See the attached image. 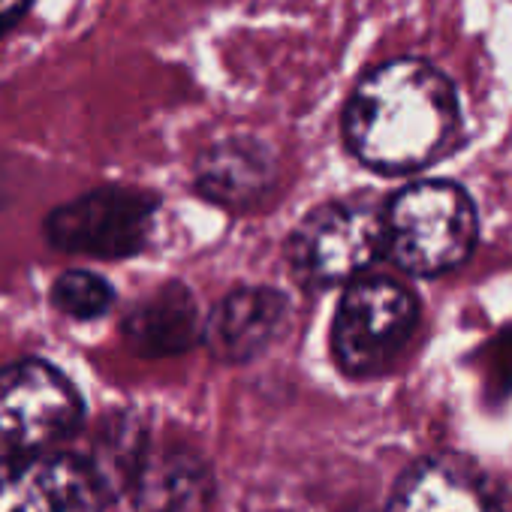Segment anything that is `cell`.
<instances>
[{"label": "cell", "mask_w": 512, "mask_h": 512, "mask_svg": "<svg viewBox=\"0 0 512 512\" xmlns=\"http://www.w3.org/2000/svg\"><path fill=\"white\" fill-rule=\"evenodd\" d=\"M476 208L452 181H416L383 208V253L407 275L458 269L476 244Z\"/></svg>", "instance_id": "7a4b0ae2"}, {"label": "cell", "mask_w": 512, "mask_h": 512, "mask_svg": "<svg viewBox=\"0 0 512 512\" xmlns=\"http://www.w3.org/2000/svg\"><path fill=\"white\" fill-rule=\"evenodd\" d=\"M52 305L70 320L91 323V320L112 311L115 287L103 275H94V272H85V269H70L55 281Z\"/></svg>", "instance_id": "5bb4252c"}, {"label": "cell", "mask_w": 512, "mask_h": 512, "mask_svg": "<svg viewBox=\"0 0 512 512\" xmlns=\"http://www.w3.org/2000/svg\"><path fill=\"white\" fill-rule=\"evenodd\" d=\"M455 133V88L419 58H395L371 70L344 109L347 148L380 175L431 166L449 151Z\"/></svg>", "instance_id": "6da1fadb"}, {"label": "cell", "mask_w": 512, "mask_h": 512, "mask_svg": "<svg viewBox=\"0 0 512 512\" xmlns=\"http://www.w3.org/2000/svg\"><path fill=\"white\" fill-rule=\"evenodd\" d=\"M383 253V211L368 199H335L311 208L287 241V260L305 287L356 281Z\"/></svg>", "instance_id": "277c9868"}, {"label": "cell", "mask_w": 512, "mask_h": 512, "mask_svg": "<svg viewBox=\"0 0 512 512\" xmlns=\"http://www.w3.org/2000/svg\"><path fill=\"white\" fill-rule=\"evenodd\" d=\"M31 7V0H0V37H4Z\"/></svg>", "instance_id": "9a60e30c"}, {"label": "cell", "mask_w": 512, "mask_h": 512, "mask_svg": "<svg viewBox=\"0 0 512 512\" xmlns=\"http://www.w3.org/2000/svg\"><path fill=\"white\" fill-rule=\"evenodd\" d=\"M157 196L133 187H97L88 190L43 220V235L55 250L97 256V260H124L139 253L154 229Z\"/></svg>", "instance_id": "5b68a950"}, {"label": "cell", "mask_w": 512, "mask_h": 512, "mask_svg": "<svg viewBox=\"0 0 512 512\" xmlns=\"http://www.w3.org/2000/svg\"><path fill=\"white\" fill-rule=\"evenodd\" d=\"M82 419L85 401L61 368L43 359L0 368V446L13 452L49 449L73 437Z\"/></svg>", "instance_id": "8992f818"}, {"label": "cell", "mask_w": 512, "mask_h": 512, "mask_svg": "<svg viewBox=\"0 0 512 512\" xmlns=\"http://www.w3.org/2000/svg\"><path fill=\"white\" fill-rule=\"evenodd\" d=\"M127 347L145 359H166L187 353L202 338V317L187 284L169 281L142 296L121 320Z\"/></svg>", "instance_id": "7c38bea8"}, {"label": "cell", "mask_w": 512, "mask_h": 512, "mask_svg": "<svg viewBox=\"0 0 512 512\" xmlns=\"http://www.w3.org/2000/svg\"><path fill=\"white\" fill-rule=\"evenodd\" d=\"M278 175V154L266 139L253 133H232L211 142L196 157L193 187L214 205L244 211L272 196Z\"/></svg>", "instance_id": "9c48e42d"}, {"label": "cell", "mask_w": 512, "mask_h": 512, "mask_svg": "<svg viewBox=\"0 0 512 512\" xmlns=\"http://www.w3.org/2000/svg\"><path fill=\"white\" fill-rule=\"evenodd\" d=\"M109 500L82 455L31 449L0 458V512H106Z\"/></svg>", "instance_id": "52a82bcc"}, {"label": "cell", "mask_w": 512, "mask_h": 512, "mask_svg": "<svg viewBox=\"0 0 512 512\" xmlns=\"http://www.w3.org/2000/svg\"><path fill=\"white\" fill-rule=\"evenodd\" d=\"M419 323L416 296L392 278H356L332 320L335 365L356 380L377 377L404 353Z\"/></svg>", "instance_id": "3957f363"}, {"label": "cell", "mask_w": 512, "mask_h": 512, "mask_svg": "<svg viewBox=\"0 0 512 512\" xmlns=\"http://www.w3.org/2000/svg\"><path fill=\"white\" fill-rule=\"evenodd\" d=\"M290 302L272 287H235L202 326V341L217 362L247 365L260 359L284 332Z\"/></svg>", "instance_id": "30bf717a"}, {"label": "cell", "mask_w": 512, "mask_h": 512, "mask_svg": "<svg viewBox=\"0 0 512 512\" xmlns=\"http://www.w3.org/2000/svg\"><path fill=\"white\" fill-rule=\"evenodd\" d=\"M127 491L136 512H208L214 503V476L202 455L187 446H148Z\"/></svg>", "instance_id": "8fae6325"}, {"label": "cell", "mask_w": 512, "mask_h": 512, "mask_svg": "<svg viewBox=\"0 0 512 512\" xmlns=\"http://www.w3.org/2000/svg\"><path fill=\"white\" fill-rule=\"evenodd\" d=\"M386 512H512V497L479 461L440 452L401 473Z\"/></svg>", "instance_id": "ba28073f"}, {"label": "cell", "mask_w": 512, "mask_h": 512, "mask_svg": "<svg viewBox=\"0 0 512 512\" xmlns=\"http://www.w3.org/2000/svg\"><path fill=\"white\" fill-rule=\"evenodd\" d=\"M145 449H148L145 428L130 413H118L115 419L106 422L88 461H91L94 473L100 476V482L106 485L109 497L127 491V482H130L139 458L145 455Z\"/></svg>", "instance_id": "4fadbf2b"}]
</instances>
